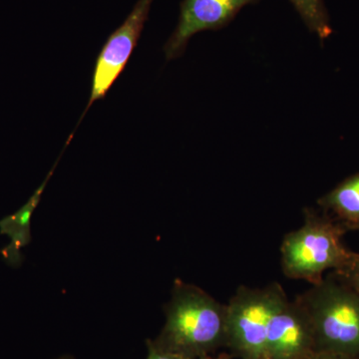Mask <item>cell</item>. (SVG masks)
<instances>
[{"label":"cell","mask_w":359,"mask_h":359,"mask_svg":"<svg viewBox=\"0 0 359 359\" xmlns=\"http://www.w3.org/2000/svg\"><path fill=\"white\" fill-rule=\"evenodd\" d=\"M165 314L164 327L152 340L162 351L200 359L226 347V304L200 287L176 280Z\"/></svg>","instance_id":"6da1fadb"},{"label":"cell","mask_w":359,"mask_h":359,"mask_svg":"<svg viewBox=\"0 0 359 359\" xmlns=\"http://www.w3.org/2000/svg\"><path fill=\"white\" fill-rule=\"evenodd\" d=\"M347 231L344 224L327 214L306 209L304 224L287 233L280 245L283 275L316 285L327 271L339 273L353 255L342 241Z\"/></svg>","instance_id":"7a4b0ae2"},{"label":"cell","mask_w":359,"mask_h":359,"mask_svg":"<svg viewBox=\"0 0 359 359\" xmlns=\"http://www.w3.org/2000/svg\"><path fill=\"white\" fill-rule=\"evenodd\" d=\"M314 335L316 353L359 355V294L337 273L297 297Z\"/></svg>","instance_id":"3957f363"},{"label":"cell","mask_w":359,"mask_h":359,"mask_svg":"<svg viewBox=\"0 0 359 359\" xmlns=\"http://www.w3.org/2000/svg\"><path fill=\"white\" fill-rule=\"evenodd\" d=\"M282 285H241L226 304V344L241 359H266V334L271 316L285 297Z\"/></svg>","instance_id":"277c9868"},{"label":"cell","mask_w":359,"mask_h":359,"mask_svg":"<svg viewBox=\"0 0 359 359\" xmlns=\"http://www.w3.org/2000/svg\"><path fill=\"white\" fill-rule=\"evenodd\" d=\"M154 0H138L126 20L106 40L96 59L92 76L91 93L83 119L92 104L105 98L111 87L121 75L140 39Z\"/></svg>","instance_id":"5b68a950"},{"label":"cell","mask_w":359,"mask_h":359,"mask_svg":"<svg viewBox=\"0 0 359 359\" xmlns=\"http://www.w3.org/2000/svg\"><path fill=\"white\" fill-rule=\"evenodd\" d=\"M259 0H183L178 23L164 45L168 61L181 57L194 35L230 25L244 7Z\"/></svg>","instance_id":"8992f818"},{"label":"cell","mask_w":359,"mask_h":359,"mask_svg":"<svg viewBox=\"0 0 359 359\" xmlns=\"http://www.w3.org/2000/svg\"><path fill=\"white\" fill-rule=\"evenodd\" d=\"M316 353L313 327L299 302L287 297L269 321L266 359H306Z\"/></svg>","instance_id":"52a82bcc"},{"label":"cell","mask_w":359,"mask_h":359,"mask_svg":"<svg viewBox=\"0 0 359 359\" xmlns=\"http://www.w3.org/2000/svg\"><path fill=\"white\" fill-rule=\"evenodd\" d=\"M53 171L54 168L42 185L33 194L32 197L18 212L0 219V235H6L11 238V243L0 250V254L4 257V261L11 266H18L22 263L21 250L32 242L30 224L33 212L39 205L45 187Z\"/></svg>","instance_id":"ba28073f"},{"label":"cell","mask_w":359,"mask_h":359,"mask_svg":"<svg viewBox=\"0 0 359 359\" xmlns=\"http://www.w3.org/2000/svg\"><path fill=\"white\" fill-rule=\"evenodd\" d=\"M318 203L348 230H359V173L342 181Z\"/></svg>","instance_id":"9c48e42d"},{"label":"cell","mask_w":359,"mask_h":359,"mask_svg":"<svg viewBox=\"0 0 359 359\" xmlns=\"http://www.w3.org/2000/svg\"><path fill=\"white\" fill-rule=\"evenodd\" d=\"M308 29L323 41L332 34V23L323 0H290Z\"/></svg>","instance_id":"30bf717a"},{"label":"cell","mask_w":359,"mask_h":359,"mask_svg":"<svg viewBox=\"0 0 359 359\" xmlns=\"http://www.w3.org/2000/svg\"><path fill=\"white\" fill-rule=\"evenodd\" d=\"M337 273L344 282L348 283L353 289L359 294V254L353 252L351 261L346 264V268Z\"/></svg>","instance_id":"8fae6325"},{"label":"cell","mask_w":359,"mask_h":359,"mask_svg":"<svg viewBox=\"0 0 359 359\" xmlns=\"http://www.w3.org/2000/svg\"><path fill=\"white\" fill-rule=\"evenodd\" d=\"M147 348L148 355L146 359H185L177 354L162 351L159 347L156 346L151 339L147 340Z\"/></svg>","instance_id":"7c38bea8"},{"label":"cell","mask_w":359,"mask_h":359,"mask_svg":"<svg viewBox=\"0 0 359 359\" xmlns=\"http://www.w3.org/2000/svg\"><path fill=\"white\" fill-rule=\"evenodd\" d=\"M306 359H359V355L351 356L328 353H314L313 355Z\"/></svg>","instance_id":"4fadbf2b"},{"label":"cell","mask_w":359,"mask_h":359,"mask_svg":"<svg viewBox=\"0 0 359 359\" xmlns=\"http://www.w3.org/2000/svg\"><path fill=\"white\" fill-rule=\"evenodd\" d=\"M231 358H233V355H231V353H219V355L217 356L207 355L200 359H231Z\"/></svg>","instance_id":"5bb4252c"},{"label":"cell","mask_w":359,"mask_h":359,"mask_svg":"<svg viewBox=\"0 0 359 359\" xmlns=\"http://www.w3.org/2000/svg\"><path fill=\"white\" fill-rule=\"evenodd\" d=\"M60 359H71V358H60Z\"/></svg>","instance_id":"9a60e30c"},{"label":"cell","mask_w":359,"mask_h":359,"mask_svg":"<svg viewBox=\"0 0 359 359\" xmlns=\"http://www.w3.org/2000/svg\"><path fill=\"white\" fill-rule=\"evenodd\" d=\"M359 231V230H358Z\"/></svg>","instance_id":"2e32d148"}]
</instances>
